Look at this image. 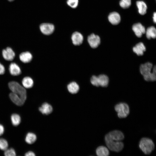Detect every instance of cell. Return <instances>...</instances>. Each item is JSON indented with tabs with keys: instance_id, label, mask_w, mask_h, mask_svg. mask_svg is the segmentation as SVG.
<instances>
[{
	"instance_id": "obj_27",
	"label": "cell",
	"mask_w": 156,
	"mask_h": 156,
	"mask_svg": "<svg viewBox=\"0 0 156 156\" xmlns=\"http://www.w3.org/2000/svg\"><path fill=\"white\" fill-rule=\"evenodd\" d=\"M4 154L6 156H15L16 153L15 150L13 148H7L5 150Z\"/></svg>"
},
{
	"instance_id": "obj_6",
	"label": "cell",
	"mask_w": 156,
	"mask_h": 156,
	"mask_svg": "<svg viewBox=\"0 0 156 156\" xmlns=\"http://www.w3.org/2000/svg\"><path fill=\"white\" fill-rule=\"evenodd\" d=\"M90 82L94 86L106 87L108 86L109 78L107 75H101L98 76L93 75L91 78Z\"/></svg>"
},
{
	"instance_id": "obj_26",
	"label": "cell",
	"mask_w": 156,
	"mask_h": 156,
	"mask_svg": "<svg viewBox=\"0 0 156 156\" xmlns=\"http://www.w3.org/2000/svg\"><path fill=\"white\" fill-rule=\"evenodd\" d=\"M8 143L7 140L3 138H0V149L5 151L8 147Z\"/></svg>"
},
{
	"instance_id": "obj_19",
	"label": "cell",
	"mask_w": 156,
	"mask_h": 156,
	"mask_svg": "<svg viewBox=\"0 0 156 156\" xmlns=\"http://www.w3.org/2000/svg\"><path fill=\"white\" fill-rule=\"evenodd\" d=\"M136 5L140 14L144 15L146 13L147 6L144 2L141 1H138L136 2Z\"/></svg>"
},
{
	"instance_id": "obj_21",
	"label": "cell",
	"mask_w": 156,
	"mask_h": 156,
	"mask_svg": "<svg viewBox=\"0 0 156 156\" xmlns=\"http://www.w3.org/2000/svg\"><path fill=\"white\" fill-rule=\"evenodd\" d=\"M22 83L23 86L25 88H30L33 86L34 82L31 77H26L22 79Z\"/></svg>"
},
{
	"instance_id": "obj_15",
	"label": "cell",
	"mask_w": 156,
	"mask_h": 156,
	"mask_svg": "<svg viewBox=\"0 0 156 156\" xmlns=\"http://www.w3.org/2000/svg\"><path fill=\"white\" fill-rule=\"evenodd\" d=\"M133 52L138 55H142L146 51V48L143 43L139 42L137 44L133 49Z\"/></svg>"
},
{
	"instance_id": "obj_31",
	"label": "cell",
	"mask_w": 156,
	"mask_h": 156,
	"mask_svg": "<svg viewBox=\"0 0 156 156\" xmlns=\"http://www.w3.org/2000/svg\"><path fill=\"white\" fill-rule=\"evenodd\" d=\"M4 129L3 126L0 124V135H2L4 133Z\"/></svg>"
},
{
	"instance_id": "obj_5",
	"label": "cell",
	"mask_w": 156,
	"mask_h": 156,
	"mask_svg": "<svg viewBox=\"0 0 156 156\" xmlns=\"http://www.w3.org/2000/svg\"><path fill=\"white\" fill-rule=\"evenodd\" d=\"M115 111L117 113L118 117L120 118H124L128 116L130 112L129 105L125 103H120L114 107Z\"/></svg>"
},
{
	"instance_id": "obj_2",
	"label": "cell",
	"mask_w": 156,
	"mask_h": 156,
	"mask_svg": "<svg viewBox=\"0 0 156 156\" xmlns=\"http://www.w3.org/2000/svg\"><path fill=\"white\" fill-rule=\"evenodd\" d=\"M140 71L146 81H154L156 80V66L153 67L151 63L148 62L141 64L140 67Z\"/></svg>"
},
{
	"instance_id": "obj_22",
	"label": "cell",
	"mask_w": 156,
	"mask_h": 156,
	"mask_svg": "<svg viewBox=\"0 0 156 156\" xmlns=\"http://www.w3.org/2000/svg\"><path fill=\"white\" fill-rule=\"evenodd\" d=\"M145 33L146 37L149 39L156 38V30L155 27L153 26L148 27Z\"/></svg>"
},
{
	"instance_id": "obj_28",
	"label": "cell",
	"mask_w": 156,
	"mask_h": 156,
	"mask_svg": "<svg viewBox=\"0 0 156 156\" xmlns=\"http://www.w3.org/2000/svg\"><path fill=\"white\" fill-rule=\"evenodd\" d=\"M78 0H67V3L68 6L72 8H75L78 6Z\"/></svg>"
},
{
	"instance_id": "obj_11",
	"label": "cell",
	"mask_w": 156,
	"mask_h": 156,
	"mask_svg": "<svg viewBox=\"0 0 156 156\" xmlns=\"http://www.w3.org/2000/svg\"><path fill=\"white\" fill-rule=\"evenodd\" d=\"M71 38L72 43L74 45H79L82 43L83 38L81 33L76 31L72 34Z\"/></svg>"
},
{
	"instance_id": "obj_33",
	"label": "cell",
	"mask_w": 156,
	"mask_h": 156,
	"mask_svg": "<svg viewBox=\"0 0 156 156\" xmlns=\"http://www.w3.org/2000/svg\"><path fill=\"white\" fill-rule=\"evenodd\" d=\"M8 1L11 2H12L13 1H14V0H7Z\"/></svg>"
},
{
	"instance_id": "obj_1",
	"label": "cell",
	"mask_w": 156,
	"mask_h": 156,
	"mask_svg": "<svg viewBox=\"0 0 156 156\" xmlns=\"http://www.w3.org/2000/svg\"><path fill=\"white\" fill-rule=\"evenodd\" d=\"M123 133L118 130L112 131L105 137V143L108 149L117 152L121 151L124 148V144L121 141L124 139Z\"/></svg>"
},
{
	"instance_id": "obj_4",
	"label": "cell",
	"mask_w": 156,
	"mask_h": 156,
	"mask_svg": "<svg viewBox=\"0 0 156 156\" xmlns=\"http://www.w3.org/2000/svg\"><path fill=\"white\" fill-rule=\"evenodd\" d=\"M140 149L146 155L151 153L155 148L153 140L147 138H143L140 140L139 145Z\"/></svg>"
},
{
	"instance_id": "obj_8",
	"label": "cell",
	"mask_w": 156,
	"mask_h": 156,
	"mask_svg": "<svg viewBox=\"0 0 156 156\" xmlns=\"http://www.w3.org/2000/svg\"><path fill=\"white\" fill-rule=\"evenodd\" d=\"M88 42L91 47L93 48H97L100 43V37L94 34L89 36L87 38Z\"/></svg>"
},
{
	"instance_id": "obj_18",
	"label": "cell",
	"mask_w": 156,
	"mask_h": 156,
	"mask_svg": "<svg viewBox=\"0 0 156 156\" xmlns=\"http://www.w3.org/2000/svg\"><path fill=\"white\" fill-rule=\"evenodd\" d=\"M96 153L98 156H107L109 155V152L107 147L101 146L96 148Z\"/></svg>"
},
{
	"instance_id": "obj_23",
	"label": "cell",
	"mask_w": 156,
	"mask_h": 156,
	"mask_svg": "<svg viewBox=\"0 0 156 156\" xmlns=\"http://www.w3.org/2000/svg\"><path fill=\"white\" fill-rule=\"evenodd\" d=\"M36 136L34 133L29 132L27 134L26 136L25 141L27 143L31 144L36 141Z\"/></svg>"
},
{
	"instance_id": "obj_16",
	"label": "cell",
	"mask_w": 156,
	"mask_h": 156,
	"mask_svg": "<svg viewBox=\"0 0 156 156\" xmlns=\"http://www.w3.org/2000/svg\"><path fill=\"white\" fill-rule=\"evenodd\" d=\"M19 57L21 61L23 63H28L31 61L32 55L30 52L26 51L21 53Z\"/></svg>"
},
{
	"instance_id": "obj_29",
	"label": "cell",
	"mask_w": 156,
	"mask_h": 156,
	"mask_svg": "<svg viewBox=\"0 0 156 156\" xmlns=\"http://www.w3.org/2000/svg\"><path fill=\"white\" fill-rule=\"evenodd\" d=\"M5 72V68L3 65L0 63V75L3 74Z\"/></svg>"
},
{
	"instance_id": "obj_7",
	"label": "cell",
	"mask_w": 156,
	"mask_h": 156,
	"mask_svg": "<svg viewBox=\"0 0 156 156\" xmlns=\"http://www.w3.org/2000/svg\"><path fill=\"white\" fill-rule=\"evenodd\" d=\"M40 29L43 34L48 35L51 34L53 32L55 27L52 24L44 23L40 25Z\"/></svg>"
},
{
	"instance_id": "obj_20",
	"label": "cell",
	"mask_w": 156,
	"mask_h": 156,
	"mask_svg": "<svg viewBox=\"0 0 156 156\" xmlns=\"http://www.w3.org/2000/svg\"><path fill=\"white\" fill-rule=\"evenodd\" d=\"M67 88L68 91L72 94L77 93L79 89L78 84L76 82L74 81L68 84Z\"/></svg>"
},
{
	"instance_id": "obj_3",
	"label": "cell",
	"mask_w": 156,
	"mask_h": 156,
	"mask_svg": "<svg viewBox=\"0 0 156 156\" xmlns=\"http://www.w3.org/2000/svg\"><path fill=\"white\" fill-rule=\"evenodd\" d=\"M8 86L12 92L15 94L25 101L27 98V92L25 88L15 81L10 82Z\"/></svg>"
},
{
	"instance_id": "obj_14",
	"label": "cell",
	"mask_w": 156,
	"mask_h": 156,
	"mask_svg": "<svg viewBox=\"0 0 156 156\" xmlns=\"http://www.w3.org/2000/svg\"><path fill=\"white\" fill-rule=\"evenodd\" d=\"M9 96L12 102L18 106L23 105L25 101L18 96L12 92L9 94Z\"/></svg>"
},
{
	"instance_id": "obj_30",
	"label": "cell",
	"mask_w": 156,
	"mask_h": 156,
	"mask_svg": "<svg viewBox=\"0 0 156 156\" xmlns=\"http://www.w3.org/2000/svg\"><path fill=\"white\" fill-rule=\"evenodd\" d=\"M35 155L34 153L32 151H29L25 154V156H35Z\"/></svg>"
},
{
	"instance_id": "obj_32",
	"label": "cell",
	"mask_w": 156,
	"mask_h": 156,
	"mask_svg": "<svg viewBox=\"0 0 156 156\" xmlns=\"http://www.w3.org/2000/svg\"><path fill=\"white\" fill-rule=\"evenodd\" d=\"M153 18V20L154 22L155 23L156 22V12H155L154 13Z\"/></svg>"
},
{
	"instance_id": "obj_10",
	"label": "cell",
	"mask_w": 156,
	"mask_h": 156,
	"mask_svg": "<svg viewBox=\"0 0 156 156\" xmlns=\"http://www.w3.org/2000/svg\"><path fill=\"white\" fill-rule=\"evenodd\" d=\"M2 55L3 58L6 60L11 61L14 58L15 54L12 49L10 47H7L2 51Z\"/></svg>"
},
{
	"instance_id": "obj_12",
	"label": "cell",
	"mask_w": 156,
	"mask_h": 156,
	"mask_svg": "<svg viewBox=\"0 0 156 156\" xmlns=\"http://www.w3.org/2000/svg\"><path fill=\"white\" fill-rule=\"evenodd\" d=\"M109 22L112 25H117L120 21V16L118 13L116 12H113L109 14L108 16Z\"/></svg>"
},
{
	"instance_id": "obj_24",
	"label": "cell",
	"mask_w": 156,
	"mask_h": 156,
	"mask_svg": "<svg viewBox=\"0 0 156 156\" xmlns=\"http://www.w3.org/2000/svg\"><path fill=\"white\" fill-rule=\"evenodd\" d=\"M11 122L13 125L16 126L18 125L21 121L20 116L16 114H13L11 116Z\"/></svg>"
},
{
	"instance_id": "obj_13",
	"label": "cell",
	"mask_w": 156,
	"mask_h": 156,
	"mask_svg": "<svg viewBox=\"0 0 156 156\" xmlns=\"http://www.w3.org/2000/svg\"><path fill=\"white\" fill-rule=\"evenodd\" d=\"M9 70L10 74L13 76H17L21 73V70L20 67L15 63H12L10 64Z\"/></svg>"
},
{
	"instance_id": "obj_17",
	"label": "cell",
	"mask_w": 156,
	"mask_h": 156,
	"mask_svg": "<svg viewBox=\"0 0 156 156\" xmlns=\"http://www.w3.org/2000/svg\"><path fill=\"white\" fill-rule=\"evenodd\" d=\"M39 110L43 114L48 115L52 112L53 108L51 105L47 103H45L39 107Z\"/></svg>"
},
{
	"instance_id": "obj_9",
	"label": "cell",
	"mask_w": 156,
	"mask_h": 156,
	"mask_svg": "<svg viewBox=\"0 0 156 156\" xmlns=\"http://www.w3.org/2000/svg\"><path fill=\"white\" fill-rule=\"evenodd\" d=\"M132 29L136 36L139 38L141 37L143 34L145 33V27L140 23L134 24Z\"/></svg>"
},
{
	"instance_id": "obj_25",
	"label": "cell",
	"mask_w": 156,
	"mask_h": 156,
	"mask_svg": "<svg viewBox=\"0 0 156 156\" xmlns=\"http://www.w3.org/2000/svg\"><path fill=\"white\" fill-rule=\"evenodd\" d=\"M131 4V0H121L119 2L120 6L124 9L128 8L130 6Z\"/></svg>"
}]
</instances>
